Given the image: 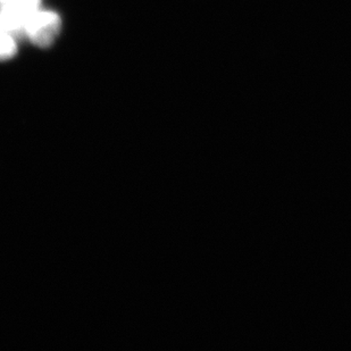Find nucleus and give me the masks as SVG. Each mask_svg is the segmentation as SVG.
<instances>
[{"mask_svg": "<svg viewBox=\"0 0 351 351\" xmlns=\"http://www.w3.org/2000/svg\"><path fill=\"white\" fill-rule=\"evenodd\" d=\"M60 27L62 20L58 14L39 10L27 20L25 38L40 48H48L60 34Z\"/></svg>", "mask_w": 351, "mask_h": 351, "instance_id": "obj_1", "label": "nucleus"}, {"mask_svg": "<svg viewBox=\"0 0 351 351\" xmlns=\"http://www.w3.org/2000/svg\"><path fill=\"white\" fill-rule=\"evenodd\" d=\"M29 19L10 5L0 6V27L16 40L25 37V27Z\"/></svg>", "mask_w": 351, "mask_h": 351, "instance_id": "obj_2", "label": "nucleus"}, {"mask_svg": "<svg viewBox=\"0 0 351 351\" xmlns=\"http://www.w3.org/2000/svg\"><path fill=\"white\" fill-rule=\"evenodd\" d=\"M17 40L0 27V62L8 60L16 55Z\"/></svg>", "mask_w": 351, "mask_h": 351, "instance_id": "obj_3", "label": "nucleus"}, {"mask_svg": "<svg viewBox=\"0 0 351 351\" xmlns=\"http://www.w3.org/2000/svg\"><path fill=\"white\" fill-rule=\"evenodd\" d=\"M40 3L41 0H10L5 5H10L29 19L32 14L40 10Z\"/></svg>", "mask_w": 351, "mask_h": 351, "instance_id": "obj_4", "label": "nucleus"}, {"mask_svg": "<svg viewBox=\"0 0 351 351\" xmlns=\"http://www.w3.org/2000/svg\"><path fill=\"white\" fill-rule=\"evenodd\" d=\"M8 1H10V0H0V6L5 5V3H8Z\"/></svg>", "mask_w": 351, "mask_h": 351, "instance_id": "obj_5", "label": "nucleus"}]
</instances>
